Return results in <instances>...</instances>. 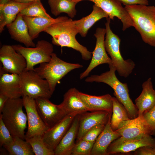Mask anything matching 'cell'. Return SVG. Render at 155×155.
I'll return each mask as SVG.
<instances>
[{
    "label": "cell",
    "mask_w": 155,
    "mask_h": 155,
    "mask_svg": "<svg viewBox=\"0 0 155 155\" xmlns=\"http://www.w3.org/2000/svg\"><path fill=\"white\" fill-rule=\"evenodd\" d=\"M87 112L79 114V125L76 142L81 140L94 126L100 124L106 125L112 113V112L106 111Z\"/></svg>",
    "instance_id": "17"
},
{
    "label": "cell",
    "mask_w": 155,
    "mask_h": 155,
    "mask_svg": "<svg viewBox=\"0 0 155 155\" xmlns=\"http://www.w3.org/2000/svg\"><path fill=\"white\" fill-rule=\"evenodd\" d=\"M83 1H92L108 15L110 19L113 20L116 17L123 24L122 30L124 31L130 27H134L132 20L121 3L117 0H74L78 3Z\"/></svg>",
    "instance_id": "13"
},
{
    "label": "cell",
    "mask_w": 155,
    "mask_h": 155,
    "mask_svg": "<svg viewBox=\"0 0 155 155\" xmlns=\"http://www.w3.org/2000/svg\"><path fill=\"white\" fill-rule=\"evenodd\" d=\"M141 93L135 100L138 116L143 115L155 105V90L153 88L151 78L143 83Z\"/></svg>",
    "instance_id": "23"
},
{
    "label": "cell",
    "mask_w": 155,
    "mask_h": 155,
    "mask_svg": "<svg viewBox=\"0 0 155 155\" xmlns=\"http://www.w3.org/2000/svg\"><path fill=\"white\" fill-rule=\"evenodd\" d=\"M13 140V137L3 122L0 116V146L9 144Z\"/></svg>",
    "instance_id": "34"
},
{
    "label": "cell",
    "mask_w": 155,
    "mask_h": 155,
    "mask_svg": "<svg viewBox=\"0 0 155 155\" xmlns=\"http://www.w3.org/2000/svg\"><path fill=\"white\" fill-rule=\"evenodd\" d=\"M82 67L79 63L64 61L53 53L49 62L40 64L38 67L34 68V70L41 78L46 80L53 94L57 84L61 79L71 70Z\"/></svg>",
    "instance_id": "5"
},
{
    "label": "cell",
    "mask_w": 155,
    "mask_h": 155,
    "mask_svg": "<svg viewBox=\"0 0 155 155\" xmlns=\"http://www.w3.org/2000/svg\"><path fill=\"white\" fill-rule=\"evenodd\" d=\"M9 98L5 95L0 93V113Z\"/></svg>",
    "instance_id": "39"
},
{
    "label": "cell",
    "mask_w": 155,
    "mask_h": 155,
    "mask_svg": "<svg viewBox=\"0 0 155 155\" xmlns=\"http://www.w3.org/2000/svg\"><path fill=\"white\" fill-rule=\"evenodd\" d=\"M125 6L135 5H148V0H117Z\"/></svg>",
    "instance_id": "38"
},
{
    "label": "cell",
    "mask_w": 155,
    "mask_h": 155,
    "mask_svg": "<svg viewBox=\"0 0 155 155\" xmlns=\"http://www.w3.org/2000/svg\"><path fill=\"white\" fill-rule=\"evenodd\" d=\"M77 115L73 114L66 116L54 125L49 128L45 132L42 136V138L49 149L54 151Z\"/></svg>",
    "instance_id": "16"
},
{
    "label": "cell",
    "mask_w": 155,
    "mask_h": 155,
    "mask_svg": "<svg viewBox=\"0 0 155 155\" xmlns=\"http://www.w3.org/2000/svg\"><path fill=\"white\" fill-rule=\"evenodd\" d=\"M105 126V125L100 124L94 126L89 130L81 139L90 142H95Z\"/></svg>",
    "instance_id": "35"
},
{
    "label": "cell",
    "mask_w": 155,
    "mask_h": 155,
    "mask_svg": "<svg viewBox=\"0 0 155 155\" xmlns=\"http://www.w3.org/2000/svg\"><path fill=\"white\" fill-rule=\"evenodd\" d=\"M25 140L30 145L36 155H55L54 151L49 149L44 142L42 136L35 135Z\"/></svg>",
    "instance_id": "31"
},
{
    "label": "cell",
    "mask_w": 155,
    "mask_h": 155,
    "mask_svg": "<svg viewBox=\"0 0 155 155\" xmlns=\"http://www.w3.org/2000/svg\"><path fill=\"white\" fill-rule=\"evenodd\" d=\"M12 46L25 59L26 62L25 69L26 70H34L36 65L49 62L53 51L52 44L44 40L38 41L34 47H25L20 44Z\"/></svg>",
    "instance_id": "8"
},
{
    "label": "cell",
    "mask_w": 155,
    "mask_h": 155,
    "mask_svg": "<svg viewBox=\"0 0 155 155\" xmlns=\"http://www.w3.org/2000/svg\"><path fill=\"white\" fill-rule=\"evenodd\" d=\"M79 95L88 111L112 112L113 97L110 94H106L101 96H96L80 92Z\"/></svg>",
    "instance_id": "21"
},
{
    "label": "cell",
    "mask_w": 155,
    "mask_h": 155,
    "mask_svg": "<svg viewBox=\"0 0 155 155\" xmlns=\"http://www.w3.org/2000/svg\"><path fill=\"white\" fill-rule=\"evenodd\" d=\"M94 142L81 139L76 142L71 155H91Z\"/></svg>",
    "instance_id": "33"
},
{
    "label": "cell",
    "mask_w": 155,
    "mask_h": 155,
    "mask_svg": "<svg viewBox=\"0 0 155 155\" xmlns=\"http://www.w3.org/2000/svg\"><path fill=\"white\" fill-rule=\"evenodd\" d=\"M38 112L43 121L49 128L67 116L59 104H55L49 99L40 98L35 99Z\"/></svg>",
    "instance_id": "15"
},
{
    "label": "cell",
    "mask_w": 155,
    "mask_h": 155,
    "mask_svg": "<svg viewBox=\"0 0 155 155\" xmlns=\"http://www.w3.org/2000/svg\"><path fill=\"white\" fill-rule=\"evenodd\" d=\"M112 115L110 117L105 127L95 141L92 148L91 155H108L107 148L114 140L121 137L113 130L111 126Z\"/></svg>",
    "instance_id": "19"
},
{
    "label": "cell",
    "mask_w": 155,
    "mask_h": 155,
    "mask_svg": "<svg viewBox=\"0 0 155 155\" xmlns=\"http://www.w3.org/2000/svg\"><path fill=\"white\" fill-rule=\"evenodd\" d=\"M146 146H155V140L151 135L134 139H125L120 137L109 145L107 148V153L108 155L125 153Z\"/></svg>",
    "instance_id": "12"
},
{
    "label": "cell",
    "mask_w": 155,
    "mask_h": 155,
    "mask_svg": "<svg viewBox=\"0 0 155 155\" xmlns=\"http://www.w3.org/2000/svg\"><path fill=\"white\" fill-rule=\"evenodd\" d=\"M27 24L29 34L33 40L38 37L40 33L44 31L52 24L63 19L65 16H59L56 18H48L42 17L22 16Z\"/></svg>",
    "instance_id": "26"
},
{
    "label": "cell",
    "mask_w": 155,
    "mask_h": 155,
    "mask_svg": "<svg viewBox=\"0 0 155 155\" xmlns=\"http://www.w3.org/2000/svg\"><path fill=\"white\" fill-rule=\"evenodd\" d=\"M0 93L9 98L22 96L19 75L5 73L0 75Z\"/></svg>",
    "instance_id": "24"
},
{
    "label": "cell",
    "mask_w": 155,
    "mask_h": 155,
    "mask_svg": "<svg viewBox=\"0 0 155 155\" xmlns=\"http://www.w3.org/2000/svg\"><path fill=\"white\" fill-rule=\"evenodd\" d=\"M21 3H27L32 2L38 0H12Z\"/></svg>",
    "instance_id": "40"
},
{
    "label": "cell",
    "mask_w": 155,
    "mask_h": 155,
    "mask_svg": "<svg viewBox=\"0 0 155 155\" xmlns=\"http://www.w3.org/2000/svg\"><path fill=\"white\" fill-rule=\"evenodd\" d=\"M106 33L105 28H96L94 34L96 38V44L94 50L92 52V59L86 69L80 74V79L87 76L93 69L99 65L107 64L109 65L113 64L112 60L107 55L105 48L104 40Z\"/></svg>",
    "instance_id": "14"
},
{
    "label": "cell",
    "mask_w": 155,
    "mask_h": 155,
    "mask_svg": "<svg viewBox=\"0 0 155 155\" xmlns=\"http://www.w3.org/2000/svg\"><path fill=\"white\" fill-rule=\"evenodd\" d=\"M109 70L100 75H92L85 79L88 82H102L110 86L114 91V95L126 108L130 119L138 116L137 107L130 97L127 84L120 82L116 77V69L113 64L109 65Z\"/></svg>",
    "instance_id": "3"
},
{
    "label": "cell",
    "mask_w": 155,
    "mask_h": 155,
    "mask_svg": "<svg viewBox=\"0 0 155 155\" xmlns=\"http://www.w3.org/2000/svg\"><path fill=\"white\" fill-rule=\"evenodd\" d=\"M108 17V15L104 11L94 4L92 11L90 14L73 21L78 29L79 34L82 37H85L88 30L96 22L102 18Z\"/></svg>",
    "instance_id": "27"
},
{
    "label": "cell",
    "mask_w": 155,
    "mask_h": 155,
    "mask_svg": "<svg viewBox=\"0 0 155 155\" xmlns=\"http://www.w3.org/2000/svg\"><path fill=\"white\" fill-rule=\"evenodd\" d=\"M13 137L10 143L3 146L11 155H33L34 154L30 145L25 140Z\"/></svg>",
    "instance_id": "29"
},
{
    "label": "cell",
    "mask_w": 155,
    "mask_h": 155,
    "mask_svg": "<svg viewBox=\"0 0 155 155\" xmlns=\"http://www.w3.org/2000/svg\"><path fill=\"white\" fill-rule=\"evenodd\" d=\"M22 97L26 113L28 125L25 139L35 135L42 136L49 128L38 112L35 99L25 95Z\"/></svg>",
    "instance_id": "10"
},
{
    "label": "cell",
    "mask_w": 155,
    "mask_h": 155,
    "mask_svg": "<svg viewBox=\"0 0 155 155\" xmlns=\"http://www.w3.org/2000/svg\"><path fill=\"white\" fill-rule=\"evenodd\" d=\"M75 88L69 89L64 95L63 102L59 104L67 115L80 114L88 111Z\"/></svg>",
    "instance_id": "20"
},
{
    "label": "cell",
    "mask_w": 155,
    "mask_h": 155,
    "mask_svg": "<svg viewBox=\"0 0 155 155\" xmlns=\"http://www.w3.org/2000/svg\"><path fill=\"white\" fill-rule=\"evenodd\" d=\"M79 125V114L74 118L68 130L54 150L55 155H71L75 143Z\"/></svg>",
    "instance_id": "22"
},
{
    "label": "cell",
    "mask_w": 155,
    "mask_h": 155,
    "mask_svg": "<svg viewBox=\"0 0 155 155\" xmlns=\"http://www.w3.org/2000/svg\"><path fill=\"white\" fill-rule=\"evenodd\" d=\"M6 26L12 39L23 44L26 47L35 46L29 34L27 25L19 13L13 22Z\"/></svg>",
    "instance_id": "18"
},
{
    "label": "cell",
    "mask_w": 155,
    "mask_h": 155,
    "mask_svg": "<svg viewBox=\"0 0 155 155\" xmlns=\"http://www.w3.org/2000/svg\"><path fill=\"white\" fill-rule=\"evenodd\" d=\"M135 154L139 155H155V146H143L136 150Z\"/></svg>",
    "instance_id": "37"
},
{
    "label": "cell",
    "mask_w": 155,
    "mask_h": 155,
    "mask_svg": "<svg viewBox=\"0 0 155 155\" xmlns=\"http://www.w3.org/2000/svg\"><path fill=\"white\" fill-rule=\"evenodd\" d=\"M34 2L23 3L10 0L0 6V33L3 31L5 26L15 20L21 10Z\"/></svg>",
    "instance_id": "25"
},
{
    "label": "cell",
    "mask_w": 155,
    "mask_h": 155,
    "mask_svg": "<svg viewBox=\"0 0 155 155\" xmlns=\"http://www.w3.org/2000/svg\"><path fill=\"white\" fill-rule=\"evenodd\" d=\"M113 108L111 125L114 131L117 130L122 121L130 119L123 104L115 97H113Z\"/></svg>",
    "instance_id": "30"
},
{
    "label": "cell",
    "mask_w": 155,
    "mask_h": 155,
    "mask_svg": "<svg viewBox=\"0 0 155 155\" xmlns=\"http://www.w3.org/2000/svg\"><path fill=\"white\" fill-rule=\"evenodd\" d=\"M121 137L125 139H134L155 133L144 119L143 115L123 121L115 130Z\"/></svg>",
    "instance_id": "11"
},
{
    "label": "cell",
    "mask_w": 155,
    "mask_h": 155,
    "mask_svg": "<svg viewBox=\"0 0 155 155\" xmlns=\"http://www.w3.org/2000/svg\"><path fill=\"white\" fill-rule=\"evenodd\" d=\"M1 75L4 73L20 74L26 69V62L24 58L17 52L12 45L4 44L0 49Z\"/></svg>",
    "instance_id": "9"
},
{
    "label": "cell",
    "mask_w": 155,
    "mask_h": 155,
    "mask_svg": "<svg viewBox=\"0 0 155 155\" xmlns=\"http://www.w3.org/2000/svg\"><path fill=\"white\" fill-rule=\"evenodd\" d=\"M124 7L143 41L155 47V7L135 5H126Z\"/></svg>",
    "instance_id": "2"
},
{
    "label": "cell",
    "mask_w": 155,
    "mask_h": 155,
    "mask_svg": "<svg viewBox=\"0 0 155 155\" xmlns=\"http://www.w3.org/2000/svg\"><path fill=\"white\" fill-rule=\"evenodd\" d=\"M143 115L145 121L155 133V105L150 110L145 113Z\"/></svg>",
    "instance_id": "36"
},
{
    "label": "cell",
    "mask_w": 155,
    "mask_h": 155,
    "mask_svg": "<svg viewBox=\"0 0 155 155\" xmlns=\"http://www.w3.org/2000/svg\"><path fill=\"white\" fill-rule=\"evenodd\" d=\"M105 24L106 33L104 44L105 50L111 57L112 63L121 76L125 78L131 73L135 68L134 62L130 59L125 60L121 54L120 45L121 39L113 33L110 26L111 19L106 18Z\"/></svg>",
    "instance_id": "6"
},
{
    "label": "cell",
    "mask_w": 155,
    "mask_h": 155,
    "mask_svg": "<svg viewBox=\"0 0 155 155\" xmlns=\"http://www.w3.org/2000/svg\"><path fill=\"white\" fill-rule=\"evenodd\" d=\"M48 3L52 13L55 16L61 13H65L71 18L76 15L75 8L78 2L68 0H48Z\"/></svg>",
    "instance_id": "28"
},
{
    "label": "cell",
    "mask_w": 155,
    "mask_h": 155,
    "mask_svg": "<svg viewBox=\"0 0 155 155\" xmlns=\"http://www.w3.org/2000/svg\"><path fill=\"white\" fill-rule=\"evenodd\" d=\"M69 0V1H74V0Z\"/></svg>",
    "instance_id": "42"
},
{
    "label": "cell",
    "mask_w": 155,
    "mask_h": 155,
    "mask_svg": "<svg viewBox=\"0 0 155 155\" xmlns=\"http://www.w3.org/2000/svg\"><path fill=\"white\" fill-rule=\"evenodd\" d=\"M10 0H0V6H1L7 3Z\"/></svg>",
    "instance_id": "41"
},
{
    "label": "cell",
    "mask_w": 155,
    "mask_h": 155,
    "mask_svg": "<svg viewBox=\"0 0 155 155\" xmlns=\"http://www.w3.org/2000/svg\"><path fill=\"white\" fill-rule=\"evenodd\" d=\"M40 0L34 2L21 10L19 13L22 16L52 18L46 12Z\"/></svg>",
    "instance_id": "32"
},
{
    "label": "cell",
    "mask_w": 155,
    "mask_h": 155,
    "mask_svg": "<svg viewBox=\"0 0 155 155\" xmlns=\"http://www.w3.org/2000/svg\"><path fill=\"white\" fill-rule=\"evenodd\" d=\"M22 98H9L0 113L4 124L13 137L25 140L27 117L24 112Z\"/></svg>",
    "instance_id": "4"
},
{
    "label": "cell",
    "mask_w": 155,
    "mask_h": 155,
    "mask_svg": "<svg viewBox=\"0 0 155 155\" xmlns=\"http://www.w3.org/2000/svg\"><path fill=\"white\" fill-rule=\"evenodd\" d=\"M19 75L23 95L35 99L40 98L49 99L51 97L53 94L48 82L41 78L34 69L24 70Z\"/></svg>",
    "instance_id": "7"
},
{
    "label": "cell",
    "mask_w": 155,
    "mask_h": 155,
    "mask_svg": "<svg viewBox=\"0 0 155 155\" xmlns=\"http://www.w3.org/2000/svg\"><path fill=\"white\" fill-rule=\"evenodd\" d=\"M44 32L51 36L53 44L61 47L71 48L79 52L84 60L92 58V52L77 40L76 36L79 33L78 30L71 19L65 16L62 20L51 25Z\"/></svg>",
    "instance_id": "1"
}]
</instances>
